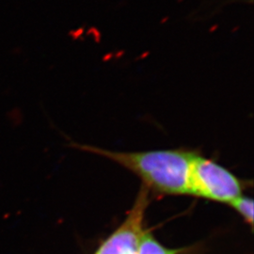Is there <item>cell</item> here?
<instances>
[{
  "label": "cell",
  "instance_id": "9",
  "mask_svg": "<svg viewBox=\"0 0 254 254\" xmlns=\"http://www.w3.org/2000/svg\"><path fill=\"white\" fill-rule=\"evenodd\" d=\"M183 1H185V0H177V2H178V3H182Z\"/></svg>",
  "mask_w": 254,
  "mask_h": 254
},
{
  "label": "cell",
  "instance_id": "1",
  "mask_svg": "<svg viewBox=\"0 0 254 254\" xmlns=\"http://www.w3.org/2000/svg\"><path fill=\"white\" fill-rule=\"evenodd\" d=\"M83 151L109 158L136 174L148 191L161 195H188L191 162L197 153L188 149L116 152L76 145Z\"/></svg>",
  "mask_w": 254,
  "mask_h": 254
},
{
  "label": "cell",
  "instance_id": "8",
  "mask_svg": "<svg viewBox=\"0 0 254 254\" xmlns=\"http://www.w3.org/2000/svg\"><path fill=\"white\" fill-rule=\"evenodd\" d=\"M237 29H239V26H236V27H235V29H233V31H236Z\"/></svg>",
  "mask_w": 254,
  "mask_h": 254
},
{
  "label": "cell",
  "instance_id": "2",
  "mask_svg": "<svg viewBox=\"0 0 254 254\" xmlns=\"http://www.w3.org/2000/svg\"><path fill=\"white\" fill-rule=\"evenodd\" d=\"M246 182L223 166L197 154L191 162L188 195L230 204L243 195Z\"/></svg>",
  "mask_w": 254,
  "mask_h": 254
},
{
  "label": "cell",
  "instance_id": "5",
  "mask_svg": "<svg viewBox=\"0 0 254 254\" xmlns=\"http://www.w3.org/2000/svg\"><path fill=\"white\" fill-rule=\"evenodd\" d=\"M230 205L236 210L239 216L252 227L254 225V200L244 195L233 200Z\"/></svg>",
  "mask_w": 254,
  "mask_h": 254
},
{
  "label": "cell",
  "instance_id": "7",
  "mask_svg": "<svg viewBox=\"0 0 254 254\" xmlns=\"http://www.w3.org/2000/svg\"><path fill=\"white\" fill-rule=\"evenodd\" d=\"M169 19H170V17H169V16H166V17H163V18L161 19L160 23H161V24H165V23H167V22L169 21Z\"/></svg>",
  "mask_w": 254,
  "mask_h": 254
},
{
  "label": "cell",
  "instance_id": "6",
  "mask_svg": "<svg viewBox=\"0 0 254 254\" xmlns=\"http://www.w3.org/2000/svg\"><path fill=\"white\" fill-rule=\"evenodd\" d=\"M218 25H213V26H212V27H211V28L209 29V31H210V32H213V31H215L216 29H218Z\"/></svg>",
  "mask_w": 254,
  "mask_h": 254
},
{
  "label": "cell",
  "instance_id": "4",
  "mask_svg": "<svg viewBox=\"0 0 254 254\" xmlns=\"http://www.w3.org/2000/svg\"><path fill=\"white\" fill-rule=\"evenodd\" d=\"M179 253L180 250L166 248L149 232L144 233L138 249V254H178Z\"/></svg>",
  "mask_w": 254,
  "mask_h": 254
},
{
  "label": "cell",
  "instance_id": "3",
  "mask_svg": "<svg viewBox=\"0 0 254 254\" xmlns=\"http://www.w3.org/2000/svg\"><path fill=\"white\" fill-rule=\"evenodd\" d=\"M149 191L141 186L127 218L101 244L94 254H138L145 231L143 222L149 206Z\"/></svg>",
  "mask_w": 254,
  "mask_h": 254
}]
</instances>
